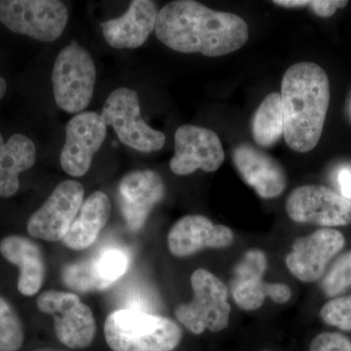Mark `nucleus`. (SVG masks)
Listing matches in <instances>:
<instances>
[{
    "label": "nucleus",
    "instance_id": "obj_1",
    "mask_svg": "<svg viewBox=\"0 0 351 351\" xmlns=\"http://www.w3.org/2000/svg\"><path fill=\"white\" fill-rule=\"evenodd\" d=\"M157 38L177 52L221 57L243 47L249 27L241 17L213 10L193 0L166 4L157 15Z\"/></svg>",
    "mask_w": 351,
    "mask_h": 351
},
{
    "label": "nucleus",
    "instance_id": "obj_2",
    "mask_svg": "<svg viewBox=\"0 0 351 351\" xmlns=\"http://www.w3.org/2000/svg\"><path fill=\"white\" fill-rule=\"evenodd\" d=\"M281 110L286 144L308 152L319 143L330 104L326 71L309 62L293 64L281 83Z\"/></svg>",
    "mask_w": 351,
    "mask_h": 351
},
{
    "label": "nucleus",
    "instance_id": "obj_3",
    "mask_svg": "<svg viewBox=\"0 0 351 351\" xmlns=\"http://www.w3.org/2000/svg\"><path fill=\"white\" fill-rule=\"evenodd\" d=\"M104 334L113 351H173L182 336L181 328L169 318L128 308L108 316Z\"/></svg>",
    "mask_w": 351,
    "mask_h": 351
},
{
    "label": "nucleus",
    "instance_id": "obj_4",
    "mask_svg": "<svg viewBox=\"0 0 351 351\" xmlns=\"http://www.w3.org/2000/svg\"><path fill=\"white\" fill-rule=\"evenodd\" d=\"M96 82L91 55L77 43L60 51L52 71L53 93L58 107L68 113L83 112L89 106Z\"/></svg>",
    "mask_w": 351,
    "mask_h": 351
},
{
    "label": "nucleus",
    "instance_id": "obj_5",
    "mask_svg": "<svg viewBox=\"0 0 351 351\" xmlns=\"http://www.w3.org/2000/svg\"><path fill=\"white\" fill-rule=\"evenodd\" d=\"M193 299L176 308L177 319L195 335L205 330L223 331L230 322L228 289L218 277L206 269H196L191 277Z\"/></svg>",
    "mask_w": 351,
    "mask_h": 351
},
{
    "label": "nucleus",
    "instance_id": "obj_6",
    "mask_svg": "<svg viewBox=\"0 0 351 351\" xmlns=\"http://www.w3.org/2000/svg\"><path fill=\"white\" fill-rule=\"evenodd\" d=\"M66 5L58 0H0V22L16 34L51 43L68 24Z\"/></svg>",
    "mask_w": 351,
    "mask_h": 351
},
{
    "label": "nucleus",
    "instance_id": "obj_7",
    "mask_svg": "<svg viewBox=\"0 0 351 351\" xmlns=\"http://www.w3.org/2000/svg\"><path fill=\"white\" fill-rule=\"evenodd\" d=\"M106 125H110L120 142L141 152H154L162 149L165 135L152 129L141 117L140 101L135 90L117 88L108 97L101 113Z\"/></svg>",
    "mask_w": 351,
    "mask_h": 351
},
{
    "label": "nucleus",
    "instance_id": "obj_8",
    "mask_svg": "<svg viewBox=\"0 0 351 351\" xmlns=\"http://www.w3.org/2000/svg\"><path fill=\"white\" fill-rule=\"evenodd\" d=\"M41 313L54 320L55 332L63 345L82 350L93 343L97 325L90 307L77 295L64 291L48 290L36 301Z\"/></svg>",
    "mask_w": 351,
    "mask_h": 351
},
{
    "label": "nucleus",
    "instance_id": "obj_9",
    "mask_svg": "<svg viewBox=\"0 0 351 351\" xmlns=\"http://www.w3.org/2000/svg\"><path fill=\"white\" fill-rule=\"evenodd\" d=\"M84 201V188L80 182L64 181L58 184L49 197L27 219L32 237L44 241H62Z\"/></svg>",
    "mask_w": 351,
    "mask_h": 351
},
{
    "label": "nucleus",
    "instance_id": "obj_10",
    "mask_svg": "<svg viewBox=\"0 0 351 351\" xmlns=\"http://www.w3.org/2000/svg\"><path fill=\"white\" fill-rule=\"evenodd\" d=\"M289 218L297 223L322 226L351 223V200L324 186H300L286 200Z\"/></svg>",
    "mask_w": 351,
    "mask_h": 351
},
{
    "label": "nucleus",
    "instance_id": "obj_11",
    "mask_svg": "<svg viewBox=\"0 0 351 351\" xmlns=\"http://www.w3.org/2000/svg\"><path fill=\"white\" fill-rule=\"evenodd\" d=\"M267 267V256L258 249L247 252L237 263L232 280V294L240 308L256 311L263 306L265 298H270L276 304H285L292 297L286 284L263 280Z\"/></svg>",
    "mask_w": 351,
    "mask_h": 351
},
{
    "label": "nucleus",
    "instance_id": "obj_12",
    "mask_svg": "<svg viewBox=\"0 0 351 351\" xmlns=\"http://www.w3.org/2000/svg\"><path fill=\"white\" fill-rule=\"evenodd\" d=\"M225 161L219 136L203 127L182 125L175 134V154L170 168L176 175L188 176L200 169L215 172Z\"/></svg>",
    "mask_w": 351,
    "mask_h": 351
},
{
    "label": "nucleus",
    "instance_id": "obj_13",
    "mask_svg": "<svg viewBox=\"0 0 351 351\" xmlns=\"http://www.w3.org/2000/svg\"><path fill=\"white\" fill-rule=\"evenodd\" d=\"M107 135V125L97 112H83L69 120L60 162L66 174L82 177L91 167L93 157Z\"/></svg>",
    "mask_w": 351,
    "mask_h": 351
},
{
    "label": "nucleus",
    "instance_id": "obj_14",
    "mask_svg": "<svg viewBox=\"0 0 351 351\" xmlns=\"http://www.w3.org/2000/svg\"><path fill=\"white\" fill-rule=\"evenodd\" d=\"M129 256L117 247L101 249L96 255L64 265L62 281L66 288L80 293L110 288L126 274Z\"/></svg>",
    "mask_w": 351,
    "mask_h": 351
},
{
    "label": "nucleus",
    "instance_id": "obj_15",
    "mask_svg": "<svg viewBox=\"0 0 351 351\" xmlns=\"http://www.w3.org/2000/svg\"><path fill=\"white\" fill-rule=\"evenodd\" d=\"M345 243V237L338 230H316L295 240L286 257V265L300 281L314 282L323 276L328 263L343 248Z\"/></svg>",
    "mask_w": 351,
    "mask_h": 351
},
{
    "label": "nucleus",
    "instance_id": "obj_16",
    "mask_svg": "<svg viewBox=\"0 0 351 351\" xmlns=\"http://www.w3.org/2000/svg\"><path fill=\"white\" fill-rule=\"evenodd\" d=\"M165 191L162 178L152 170H134L122 178L119 186L120 210L132 232L144 228Z\"/></svg>",
    "mask_w": 351,
    "mask_h": 351
},
{
    "label": "nucleus",
    "instance_id": "obj_17",
    "mask_svg": "<svg viewBox=\"0 0 351 351\" xmlns=\"http://www.w3.org/2000/svg\"><path fill=\"white\" fill-rule=\"evenodd\" d=\"M234 239L232 230L228 226L215 225L202 215L182 217L168 233L169 251L177 258L195 255L203 249L226 248Z\"/></svg>",
    "mask_w": 351,
    "mask_h": 351
},
{
    "label": "nucleus",
    "instance_id": "obj_18",
    "mask_svg": "<svg viewBox=\"0 0 351 351\" xmlns=\"http://www.w3.org/2000/svg\"><path fill=\"white\" fill-rule=\"evenodd\" d=\"M232 160L242 180L265 199L278 197L287 186L285 171L274 157L250 145H237Z\"/></svg>",
    "mask_w": 351,
    "mask_h": 351
},
{
    "label": "nucleus",
    "instance_id": "obj_19",
    "mask_svg": "<svg viewBox=\"0 0 351 351\" xmlns=\"http://www.w3.org/2000/svg\"><path fill=\"white\" fill-rule=\"evenodd\" d=\"M158 8L151 0H134L128 10L101 24L104 38L115 49L141 47L156 29Z\"/></svg>",
    "mask_w": 351,
    "mask_h": 351
},
{
    "label": "nucleus",
    "instance_id": "obj_20",
    "mask_svg": "<svg viewBox=\"0 0 351 351\" xmlns=\"http://www.w3.org/2000/svg\"><path fill=\"white\" fill-rule=\"evenodd\" d=\"M0 253L7 262L19 267L18 290L32 297L38 294L45 278V260L43 250L34 240L22 235H9L0 241Z\"/></svg>",
    "mask_w": 351,
    "mask_h": 351
},
{
    "label": "nucleus",
    "instance_id": "obj_21",
    "mask_svg": "<svg viewBox=\"0 0 351 351\" xmlns=\"http://www.w3.org/2000/svg\"><path fill=\"white\" fill-rule=\"evenodd\" d=\"M112 214V203L103 191H95L83 201L77 216L62 240L71 250L89 248L98 239Z\"/></svg>",
    "mask_w": 351,
    "mask_h": 351
},
{
    "label": "nucleus",
    "instance_id": "obj_22",
    "mask_svg": "<svg viewBox=\"0 0 351 351\" xmlns=\"http://www.w3.org/2000/svg\"><path fill=\"white\" fill-rule=\"evenodd\" d=\"M34 142L22 134H15L4 143L0 134V197H11L19 191V175L36 163Z\"/></svg>",
    "mask_w": 351,
    "mask_h": 351
},
{
    "label": "nucleus",
    "instance_id": "obj_23",
    "mask_svg": "<svg viewBox=\"0 0 351 351\" xmlns=\"http://www.w3.org/2000/svg\"><path fill=\"white\" fill-rule=\"evenodd\" d=\"M252 134L260 147H270L283 136L281 96L278 92L267 95L252 119Z\"/></svg>",
    "mask_w": 351,
    "mask_h": 351
},
{
    "label": "nucleus",
    "instance_id": "obj_24",
    "mask_svg": "<svg viewBox=\"0 0 351 351\" xmlns=\"http://www.w3.org/2000/svg\"><path fill=\"white\" fill-rule=\"evenodd\" d=\"M22 320L12 304L0 295V351H18L24 343Z\"/></svg>",
    "mask_w": 351,
    "mask_h": 351
},
{
    "label": "nucleus",
    "instance_id": "obj_25",
    "mask_svg": "<svg viewBox=\"0 0 351 351\" xmlns=\"http://www.w3.org/2000/svg\"><path fill=\"white\" fill-rule=\"evenodd\" d=\"M351 286V251L338 258L328 270L321 283V289L328 297L332 298Z\"/></svg>",
    "mask_w": 351,
    "mask_h": 351
},
{
    "label": "nucleus",
    "instance_id": "obj_26",
    "mask_svg": "<svg viewBox=\"0 0 351 351\" xmlns=\"http://www.w3.org/2000/svg\"><path fill=\"white\" fill-rule=\"evenodd\" d=\"M322 320L343 331H351V295L328 302L320 311Z\"/></svg>",
    "mask_w": 351,
    "mask_h": 351
},
{
    "label": "nucleus",
    "instance_id": "obj_27",
    "mask_svg": "<svg viewBox=\"0 0 351 351\" xmlns=\"http://www.w3.org/2000/svg\"><path fill=\"white\" fill-rule=\"evenodd\" d=\"M274 4L286 8H300L309 7L316 15L322 18H329L339 8L348 5V1L339 0H274Z\"/></svg>",
    "mask_w": 351,
    "mask_h": 351
},
{
    "label": "nucleus",
    "instance_id": "obj_28",
    "mask_svg": "<svg viewBox=\"0 0 351 351\" xmlns=\"http://www.w3.org/2000/svg\"><path fill=\"white\" fill-rule=\"evenodd\" d=\"M309 351H351V341L339 332H322L313 339Z\"/></svg>",
    "mask_w": 351,
    "mask_h": 351
},
{
    "label": "nucleus",
    "instance_id": "obj_29",
    "mask_svg": "<svg viewBox=\"0 0 351 351\" xmlns=\"http://www.w3.org/2000/svg\"><path fill=\"white\" fill-rule=\"evenodd\" d=\"M339 186L343 197L351 200V170L343 168L339 173Z\"/></svg>",
    "mask_w": 351,
    "mask_h": 351
},
{
    "label": "nucleus",
    "instance_id": "obj_30",
    "mask_svg": "<svg viewBox=\"0 0 351 351\" xmlns=\"http://www.w3.org/2000/svg\"><path fill=\"white\" fill-rule=\"evenodd\" d=\"M7 83L3 77L0 76V100L3 98L4 95L6 93Z\"/></svg>",
    "mask_w": 351,
    "mask_h": 351
},
{
    "label": "nucleus",
    "instance_id": "obj_31",
    "mask_svg": "<svg viewBox=\"0 0 351 351\" xmlns=\"http://www.w3.org/2000/svg\"><path fill=\"white\" fill-rule=\"evenodd\" d=\"M36 351H60V350H36Z\"/></svg>",
    "mask_w": 351,
    "mask_h": 351
},
{
    "label": "nucleus",
    "instance_id": "obj_32",
    "mask_svg": "<svg viewBox=\"0 0 351 351\" xmlns=\"http://www.w3.org/2000/svg\"><path fill=\"white\" fill-rule=\"evenodd\" d=\"M263 351H269V350H263Z\"/></svg>",
    "mask_w": 351,
    "mask_h": 351
}]
</instances>
